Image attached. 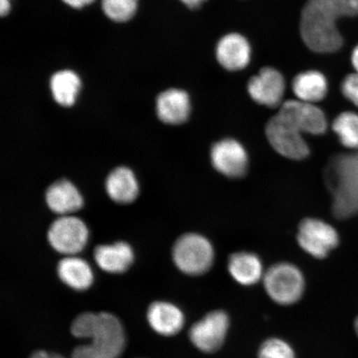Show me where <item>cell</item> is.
I'll return each mask as SVG.
<instances>
[{"mask_svg": "<svg viewBox=\"0 0 358 358\" xmlns=\"http://www.w3.org/2000/svg\"><path fill=\"white\" fill-rule=\"evenodd\" d=\"M358 15V0H308L301 13V33L312 51H338L343 39L337 28L343 17Z\"/></svg>", "mask_w": 358, "mask_h": 358, "instance_id": "obj_1", "label": "cell"}, {"mask_svg": "<svg viewBox=\"0 0 358 358\" xmlns=\"http://www.w3.org/2000/svg\"><path fill=\"white\" fill-rule=\"evenodd\" d=\"M324 181L332 195V211L338 219L358 215V151L336 155L327 164Z\"/></svg>", "mask_w": 358, "mask_h": 358, "instance_id": "obj_2", "label": "cell"}, {"mask_svg": "<svg viewBox=\"0 0 358 358\" xmlns=\"http://www.w3.org/2000/svg\"><path fill=\"white\" fill-rule=\"evenodd\" d=\"M71 332L76 338L92 339L90 344L106 358H118L125 347L123 326L110 313H83L76 317Z\"/></svg>", "mask_w": 358, "mask_h": 358, "instance_id": "obj_3", "label": "cell"}, {"mask_svg": "<svg viewBox=\"0 0 358 358\" xmlns=\"http://www.w3.org/2000/svg\"><path fill=\"white\" fill-rule=\"evenodd\" d=\"M266 134L273 149L285 158L302 160L310 155V147L303 136L306 133L294 100L282 104L278 114L268 120Z\"/></svg>", "mask_w": 358, "mask_h": 358, "instance_id": "obj_4", "label": "cell"}, {"mask_svg": "<svg viewBox=\"0 0 358 358\" xmlns=\"http://www.w3.org/2000/svg\"><path fill=\"white\" fill-rule=\"evenodd\" d=\"M262 280L268 296L280 306L296 303L306 290L302 271L288 262H280L268 268Z\"/></svg>", "mask_w": 358, "mask_h": 358, "instance_id": "obj_5", "label": "cell"}, {"mask_svg": "<svg viewBox=\"0 0 358 358\" xmlns=\"http://www.w3.org/2000/svg\"><path fill=\"white\" fill-rule=\"evenodd\" d=\"M172 255L178 270L194 276L207 273L215 259L211 241L198 234H187L179 237L174 243Z\"/></svg>", "mask_w": 358, "mask_h": 358, "instance_id": "obj_6", "label": "cell"}, {"mask_svg": "<svg viewBox=\"0 0 358 358\" xmlns=\"http://www.w3.org/2000/svg\"><path fill=\"white\" fill-rule=\"evenodd\" d=\"M89 229L82 219L70 216L58 217L48 231V241L53 250L65 257L78 256L89 240Z\"/></svg>", "mask_w": 358, "mask_h": 358, "instance_id": "obj_7", "label": "cell"}, {"mask_svg": "<svg viewBox=\"0 0 358 358\" xmlns=\"http://www.w3.org/2000/svg\"><path fill=\"white\" fill-rule=\"evenodd\" d=\"M299 246L311 257L325 258L339 244L338 231L320 219L306 218L299 224L297 234Z\"/></svg>", "mask_w": 358, "mask_h": 358, "instance_id": "obj_8", "label": "cell"}, {"mask_svg": "<svg viewBox=\"0 0 358 358\" xmlns=\"http://www.w3.org/2000/svg\"><path fill=\"white\" fill-rule=\"evenodd\" d=\"M230 328V317L225 311L214 310L191 327L189 338L204 353H214L226 341Z\"/></svg>", "mask_w": 358, "mask_h": 358, "instance_id": "obj_9", "label": "cell"}, {"mask_svg": "<svg viewBox=\"0 0 358 358\" xmlns=\"http://www.w3.org/2000/svg\"><path fill=\"white\" fill-rule=\"evenodd\" d=\"M210 158L213 168L227 178H239L248 172V152L234 138H223L217 142L212 147Z\"/></svg>", "mask_w": 358, "mask_h": 358, "instance_id": "obj_10", "label": "cell"}, {"mask_svg": "<svg viewBox=\"0 0 358 358\" xmlns=\"http://www.w3.org/2000/svg\"><path fill=\"white\" fill-rule=\"evenodd\" d=\"M248 88L250 97L258 104L274 108L283 99L285 82L280 71L265 67L250 80Z\"/></svg>", "mask_w": 358, "mask_h": 358, "instance_id": "obj_11", "label": "cell"}, {"mask_svg": "<svg viewBox=\"0 0 358 358\" xmlns=\"http://www.w3.org/2000/svg\"><path fill=\"white\" fill-rule=\"evenodd\" d=\"M45 200L49 209L59 217L70 216L82 209L84 199L73 182L62 179L48 187Z\"/></svg>", "mask_w": 358, "mask_h": 358, "instance_id": "obj_12", "label": "cell"}, {"mask_svg": "<svg viewBox=\"0 0 358 358\" xmlns=\"http://www.w3.org/2000/svg\"><path fill=\"white\" fill-rule=\"evenodd\" d=\"M252 55L250 44L238 34H230L218 42L217 59L224 69L228 71H239L249 64Z\"/></svg>", "mask_w": 358, "mask_h": 358, "instance_id": "obj_13", "label": "cell"}, {"mask_svg": "<svg viewBox=\"0 0 358 358\" xmlns=\"http://www.w3.org/2000/svg\"><path fill=\"white\" fill-rule=\"evenodd\" d=\"M156 110L161 122L165 124L185 123L189 119L191 111L189 96L182 90H167L157 98Z\"/></svg>", "mask_w": 358, "mask_h": 358, "instance_id": "obj_14", "label": "cell"}, {"mask_svg": "<svg viewBox=\"0 0 358 358\" xmlns=\"http://www.w3.org/2000/svg\"><path fill=\"white\" fill-rule=\"evenodd\" d=\"M147 319L157 334L167 337L180 332L185 324V317L180 308L176 304L164 301L150 304Z\"/></svg>", "mask_w": 358, "mask_h": 358, "instance_id": "obj_15", "label": "cell"}, {"mask_svg": "<svg viewBox=\"0 0 358 358\" xmlns=\"http://www.w3.org/2000/svg\"><path fill=\"white\" fill-rule=\"evenodd\" d=\"M94 259L102 271L110 274H122L131 266L134 254L131 245L118 241L96 246L94 250Z\"/></svg>", "mask_w": 358, "mask_h": 358, "instance_id": "obj_16", "label": "cell"}, {"mask_svg": "<svg viewBox=\"0 0 358 358\" xmlns=\"http://www.w3.org/2000/svg\"><path fill=\"white\" fill-rule=\"evenodd\" d=\"M106 191L109 198L119 204H129L140 194V185L136 174L124 166L115 168L106 180Z\"/></svg>", "mask_w": 358, "mask_h": 358, "instance_id": "obj_17", "label": "cell"}, {"mask_svg": "<svg viewBox=\"0 0 358 358\" xmlns=\"http://www.w3.org/2000/svg\"><path fill=\"white\" fill-rule=\"evenodd\" d=\"M227 270L232 279L244 286L257 284L265 275L262 259L248 252L232 254L228 259Z\"/></svg>", "mask_w": 358, "mask_h": 358, "instance_id": "obj_18", "label": "cell"}, {"mask_svg": "<svg viewBox=\"0 0 358 358\" xmlns=\"http://www.w3.org/2000/svg\"><path fill=\"white\" fill-rule=\"evenodd\" d=\"M57 275L66 285L78 291L89 289L94 281L91 265L78 256L62 258L57 265Z\"/></svg>", "mask_w": 358, "mask_h": 358, "instance_id": "obj_19", "label": "cell"}, {"mask_svg": "<svg viewBox=\"0 0 358 358\" xmlns=\"http://www.w3.org/2000/svg\"><path fill=\"white\" fill-rule=\"evenodd\" d=\"M292 87L299 101L315 105L326 96L328 82L320 71H308L295 77Z\"/></svg>", "mask_w": 358, "mask_h": 358, "instance_id": "obj_20", "label": "cell"}, {"mask_svg": "<svg viewBox=\"0 0 358 358\" xmlns=\"http://www.w3.org/2000/svg\"><path fill=\"white\" fill-rule=\"evenodd\" d=\"M50 88L58 104L69 107L74 105L80 88V80L73 71H58L52 76Z\"/></svg>", "mask_w": 358, "mask_h": 358, "instance_id": "obj_21", "label": "cell"}, {"mask_svg": "<svg viewBox=\"0 0 358 358\" xmlns=\"http://www.w3.org/2000/svg\"><path fill=\"white\" fill-rule=\"evenodd\" d=\"M333 129L344 147L358 150V115L343 112L335 119Z\"/></svg>", "mask_w": 358, "mask_h": 358, "instance_id": "obj_22", "label": "cell"}, {"mask_svg": "<svg viewBox=\"0 0 358 358\" xmlns=\"http://www.w3.org/2000/svg\"><path fill=\"white\" fill-rule=\"evenodd\" d=\"M102 10L110 20L127 22L132 19L138 7V0H102Z\"/></svg>", "mask_w": 358, "mask_h": 358, "instance_id": "obj_23", "label": "cell"}, {"mask_svg": "<svg viewBox=\"0 0 358 358\" xmlns=\"http://www.w3.org/2000/svg\"><path fill=\"white\" fill-rule=\"evenodd\" d=\"M257 358H296V355L285 340L270 338L259 347Z\"/></svg>", "mask_w": 358, "mask_h": 358, "instance_id": "obj_24", "label": "cell"}, {"mask_svg": "<svg viewBox=\"0 0 358 358\" xmlns=\"http://www.w3.org/2000/svg\"><path fill=\"white\" fill-rule=\"evenodd\" d=\"M343 96L358 107V73L348 75L342 84Z\"/></svg>", "mask_w": 358, "mask_h": 358, "instance_id": "obj_25", "label": "cell"}, {"mask_svg": "<svg viewBox=\"0 0 358 358\" xmlns=\"http://www.w3.org/2000/svg\"><path fill=\"white\" fill-rule=\"evenodd\" d=\"M71 358H106L91 344L76 348Z\"/></svg>", "mask_w": 358, "mask_h": 358, "instance_id": "obj_26", "label": "cell"}, {"mask_svg": "<svg viewBox=\"0 0 358 358\" xmlns=\"http://www.w3.org/2000/svg\"><path fill=\"white\" fill-rule=\"evenodd\" d=\"M67 6L74 8H82L85 6H89L95 0H62Z\"/></svg>", "mask_w": 358, "mask_h": 358, "instance_id": "obj_27", "label": "cell"}, {"mask_svg": "<svg viewBox=\"0 0 358 358\" xmlns=\"http://www.w3.org/2000/svg\"><path fill=\"white\" fill-rule=\"evenodd\" d=\"M10 0H0V13L2 17L7 15L10 13Z\"/></svg>", "mask_w": 358, "mask_h": 358, "instance_id": "obj_28", "label": "cell"}, {"mask_svg": "<svg viewBox=\"0 0 358 358\" xmlns=\"http://www.w3.org/2000/svg\"><path fill=\"white\" fill-rule=\"evenodd\" d=\"M186 6L190 8H196L201 6L205 0H180Z\"/></svg>", "mask_w": 358, "mask_h": 358, "instance_id": "obj_29", "label": "cell"}, {"mask_svg": "<svg viewBox=\"0 0 358 358\" xmlns=\"http://www.w3.org/2000/svg\"><path fill=\"white\" fill-rule=\"evenodd\" d=\"M352 62L357 73H358V46H357V48L355 49V51L352 52Z\"/></svg>", "mask_w": 358, "mask_h": 358, "instance_id": "obj_30", "label": "cell"}, {"mask_svg": "<svg viewBox=\"0 0 358 358\" xmlns=\"http://www.w3.org/2000/svg\"><path fill=\"white\" fill-rule=\"evenodd\" d=\"M29 358H50V353L45 351H37L34 352Z\"/></svg>", "mask_w": 358, "mask_h": 358, "instance_id": "obj_31", "label": "cell"}, {"mask_svg": "<svg viewBox=\"0 0 358 358\" xmlns=\"http://www.w3.org/2000/svg\"><path fill=\"white\" fill-rule=\"evenodd\" d=\"M50 358H65L57 353H50Z\"/></svg>", "mask_w": 358, "mask_h": 358, "instance_id": "obj_32", "label": "cell"}, {"mask_svg": "<svg viewBox=\"0 0 358 358\" xmlns=\"http://www.w3.org/2000/svg\"><path fill=\"white\" fill-rule=\"evenodd\" d=\"M355 331H356L357 335L358 336V317H357V319L355 320Z\"/></svg>", "mask_w": 358, "mask_h": 358, "instance_id": "obj_33", "label": "cell"}]
</instances>
